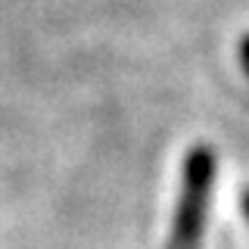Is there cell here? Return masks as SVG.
<instances>
[{
    "label": "cell",
    "instance_id": "obj_1",
    "mask_svg": "<svg viewBox=\"0 0 249 249\" xmlns=\"http://www.w3.org/2000/svg\"><path fill=\"white\" fill-rule=\"evenodd\" d=\"M212 181H215V153L209 146H196L184 165L181 199L175 209V224H171V237L165 249H199Z\"/></svg>",
    "mask_w": 249,
    "mask_h": 249
}]
</instances>
